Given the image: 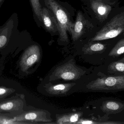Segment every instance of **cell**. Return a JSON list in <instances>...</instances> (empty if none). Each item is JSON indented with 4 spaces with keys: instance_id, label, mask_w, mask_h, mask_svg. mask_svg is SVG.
I'll list each match as a JSON object with an SVG mask.
<instances>
[{
    "instance_id": "obj_4",
    "label": "cell",
    "mask_w": 124,
    "mask_h": 124,
    "mask_svg": "<svg viewBox=\"0 0 124 124\" xmlns=\"http://www.w3.org/2000/svg\"><path fill=\"white\" fill-rule=\"evenodd\" d=\"M92 27V23L86 19L82 12L79 10L75 22L70 28V34H71L73 41H77Z\"/></svg>"
},
{
    "instance_id": "obj_18",
    "label": "cell",
    "mask_w": 124,
    "mask_h": 124,
    "mask_svg": "<svg viewBox=\"0 0 124 124\" xmlns=\"http://www.w3.org/2000/svg\"><path fill=\"white\" fill-rule=\"evenodd\" d=\"M9 114H0V124H11L14 117Z\"/></svg>"
},
{
    "instance_id": "obj_7",
    "label": "cell",
    "mask_w": 124,
    "mask_h": 124,
    "mask_svg": "<svg viewBox=\"0 0 124 124\" xmlns=\"http://www.w3.org/2000/svg\"><path fill=\"white\" fill-rule=\"evenodd\" d=\"M41 22L45 29L50 33H55L58 32L57 23L53 13L47 8H42L41 13Z\"/></svg>"
},
{
    "instance_id": "obj_22",
    "label": "cell",
    "mask_w": 124,
    "mask_h": 124,
    "mask_svg": "<svg viewBox=\"0 0 124 124\" xmlns=\"http://www.w3.org/2000/svg\"><path fill=\"white\" fill-rule=\"evenodd\" d=\"M3 0H0V7L1 4H2V3H3Z\"/></svg>"
},
{
    "instance_id": "obj_16",
    "label": "cell",
    "mask_w": 124,
    "mask_h": 124,
    "mask_svg": "<svg viewBox=\"0 0 124 124\" xmlns=\"http://www.w3.org/2000/svg\"><path fill=\"white\" fill-rule=\"evenodd\" d=\"M14 89L1 86H0V99L6 97L14 92Z\"/></svg>"
},
{
    "instance_id": "obj_15",
    "label": "cell",
    "mask_w": 124,
    "mask_h": 124,
    "mask_svg": "<svg viewBox=\"0 0 124 124\" xmlns=\"http://www.w3.org/2000/svg\"><path fill=\"white\" fill-rule=\"evenodd\" d=\"M30 1L34 14L39 21L41 22V13L42 7L40 0H30Z\"/></svg>"
},
{
    "instance_id": "obj_8",
    "label": "cell",
    "mask_w": 124,
    "mask_h": 124,
    "mask_svg": "<svg viewBox=\"0 0 124 124\" xmlns=\"http://www.w3.org/2000/svg\"><path fill=\"white\" fill-rule=\"evenodd\" d=\"M23 107L22 100L18 99H11L0 103V112L17 113L20 112Z\"/></svg>"
},
{
    "instance_id": "obj_12",
    "label": "cell",
    "mask_w": 124,
    "mask_h": 124,
    "mask_svg": "<svg viewBox=\"0 0 124 124\" xmlns=\"http://www.w3.org/2000/svg\"><path fill=\"white\" fill-rule=\"evenodd\" d=\"M108 73L116 75H124V62H113L108 67Z\"/></svg>"
},
{
    "instance_id": "obj_17",
    "label": "cell",
    "mask_w": 124,
    "mask_h": 124,
    "mask_svg": "<svg viewBox=\"0 0 124 124\" xmlns=\"http://www.w3.org/2000/svg\"><path fill=\"white\" fill-rule=\"evenodd\" d=\"M79 118V115L77 114H73L70 117L68 118L67 116H64L59 120V123L63 124L66 122H69L70 123H74L78 121Z\"/></svg>"
},
{
    "instance_id": "obj_14",
    "label": "cell",
    "mask_w": 124,
    "mask_h": 124,
    "mask_svg": "<svg viewBox=\"0 0 124 124\" xmlns=\"http://www.w3.org/2000/svg\"><path fill=\"white\" fill-rule=\"evenodd\" d=\"M124 53V39L118 41L109 53L110 57H118Z\"/></svg>"
},
{
    "instance_id": "obj_13",
    "label": "cell",
    "mask_w": 124,
    "mask_h": 124,
    "mask_svg": "<svg viewBox=\"0 0 124 124\" xmlns=\"http://www.w3.org/2000/svg\"><path fill=\"white\" fill-rule=\"evenodd\" d=\"M71 86L70 84H61L51 86L48 89V91L51 94L57 95L63 94L66 92L70 89Z\"/></svg>"
},
{
    "instance_id": "obj_9",
    "label": "cell",
    "mask_w": 124,
    "mask_h": 124,
    "mask_svg": "<svg viewBox=\"0 0 124 124\" xmlns=\"http://www.w3.org/2000/svg\"><path fill=\"white\" fill-rule=\"evenodd\" d=\"M79 73L77 68L71 65H66L59 68L56 73V75L65 80L76 79L79 76Z\"/></svg>"
},
{
    "instance_id": "obj_21",
    "label": "cell",
    "mask_w": 124,
    "mask_h": 124,
    "mask_svg": "<svg viewBox=\"0 0 124 124\" xmlns=\"http://www.w3.org/2000/svg\"><path fill=\"white\" fill-rule=\"evenodd\" d=\"M118 61H119V62H124V57L122 58L121 59L118 60Z\"/></svg>"
},
{
    "instance_id": "obj_1",
    "label": "cell",
    "mask_w": 124,
    "mask_h": 124,
    "mask_svg": "<svg viewBox=\"0 0 124 124\" xmlns=\"http://www.w3.org/2000/svg\"><path fill=\"white\" fill-rule=\"evenodd\" d=\"M43 1L46 8L53 13L56 18L60 40L68 42V33H70V28L73 23L69 13L57 0Z\"/></svg>"
},
{
    "instance_id": "obj_20",
    "label": "cell",
    "mask_w": 124,
    "mask_h": 124,
    "mask_svg": "<svg viewBox=\"0 0 124 124\" xmlns=\"http://www.w3.org/2000/svg\"><path fill=\"white\" fill-rule=\"evenodd\" d=\"M94 122H93L92 121H83L81 123V124H94Z\"/></svg>"
},
{
    "instance_id": "obj_2",
    "label": "cell",
    "mask_w": 124,
    "mask_h": 124,
    "mask_svg": "<svg viewBox=\"0 0 124 124\" xmlns=\"http://www.w3.org/2000/svg\"><path fill=\"white\" fill-rule=\"evenodd\" d=\"M124 31V12L114 17L92 39L93 41L113 38Z\"/></svg>"
},
{
    "instance_id": "obj_19",
    "label": "cell",
    "mask_w": 124,
    "mask_h": 124,
    "mask_svg": "<svg viewBox=\"0 0 124 124\" xmlns=\"http://www.w3.org/2000/svg\"><path fill=\"white\" fill-rule=\"evenodd\" d=\"M105 49V46L102 44L96 43L90 45L89 49L93 52H98L102 51Z\"/></svg>"
},
{
    "instance_id": "obj_10",
    "label": "cell",
    "mask_w": 124,
    "mask_h": 124,
    "mask_svg": "<svg viewBox=\"0 0 124 124\" xmlns=\"http://www.w3.org/2000/svg\"><path fill=\"white\" fill-rule=\"evenodd\" d=\"M102 108L103 111L106 113H118L124 110V104L118 101L107 100L103 103Z\"/></svg>"
},
{
    "instance_id": "obj_6",
    "label": "cell",
    "mask_w": 124,
    "mask_h": 124,
    "mask_svg": "<svg viewBox=\"0 0 124 124\" xmlns=\"http://www.w3.org/2000/svg\"><path fill=\"white\" fill-rule=\"evenodd\" d=\"M89 6L93 12L100 21H103L108 17L111 9L110 6L100 0H89Z\"/></svg>"
},
{
    "instance_id": "obj_11",
    "label": "cell",
    "mask_w": 124,
    "mask_h": 124,
    "mask_svg": "<svg viewBox=\"0 0 124 124\" xmlns=\"http://www.w3.org/2000/svg\"><path fill=\"white\" fill-rule=\"evenodd\" d=\"M11 20H8L5 25L0 30V49L4 47L9 39L11 34L13 24Z\"/></svg>"
},
{
    "instance_id": "obj_3",
    "label": "cell",
    "mask_w": 124,
    "mask_h": 124,
    "mask_svg": "<svg viewBox=\"0 0 124 124\" xmlns=\"http://www.w3.org/2000/svg\"><path fill=\"white\" fill-rule=\"evenodd\" d=\"M90 88L104 92L124 91V75L99 78L90 84Z\"/></svg>"
},
{
    "instance_id": "obj_5",
    "label": "cell",
    "mask_w": 124,
    "mask_h": 124,
    "mask_svg": "<svg viewBox=\"0 0 124 124\" xmlns=\"http://www.w3.org/2000/svg\"><path fill=\"white\" fill-rule=\"evenodd\" d=\"M40 52L39 46L32 45L25 50L21 57L20 66L21 69L25 71L32 66L39 59Z\"/></svg>"
}]
</instances>
